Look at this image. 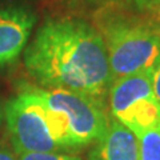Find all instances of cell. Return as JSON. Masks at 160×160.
<instances>
[{"mask_svg": "<svg viewBox=\"0 0 160 160\" xmlns=\"http://www.w3.org/2000/svg\"><path fill=\"white\" fill-rule=\"evenodd\" d=\"M24 66L42 88H64L102 102L112 84L102 33L79 19L44 23L24 51Z\"/></svg>", "mask_w": 160, "mask_h": 160, "instance_id": "6da1fadb", "label": "cell"}, {"mask_svg": "<svg viewBox=\"0 0 160 160\" xmlns=\"http://www.w3.org/2000/svg\"><path fill=\"white\" fill-rule=\"evenodd\" d=\"M99 32L106 44L112 82L151 72L160 58V32L151 22L111 18Z\"/></svg>", "mask_w": 160, "mask_h": 160, "instance_id": "7a4b0ae2", "label": "cell"}, {"mask_svg": "<svg viewBox=\"0 0 160 160\" xmlns=\"http://www.w3.org/2000/svg\"><path fill=\"white\" fill-rule=\"evenodd\" d=\"M33 89L59 118L66 132L68 148L95 144L106 132L111 118L102 100L64 88Z\"/></svg>", "mask_w": 160, "mask_h": 160, "instance_id": "3957f363", "label": "cell"}, {"mask_svg": "<svg viewBox=\"0 0 160 160\" xmlns=\"http://www.w3.org/2000/svg\"><path fill=\"white\" fill-rule=\"evenodd\" d=\"M4 118L13 151L18 155L62 149L53 139L48 108L33 88L9 100L6 104Z\"/></svg>", "mask_w": 160, "mask_h": 160, "instance_id": "277c9868", "label": "cell"}, {"mask_svg": "<svg viewBox=\"0 0 160 160\" xmlns=\"http://www.w3.org/2000/svg\"><path fill=\"white\" fill-rule=\"evenodd\" d=\"M111 118L139 138L160 124V104L152 91L151 72H140L112 82L108 91Z\"/></svg>", "mask_w": 160, "mask_h": 160, "instance_id": "5b68a950", "label": "cell"}, {"mask_svg": "<svg viewBox=\"0 0 160 160\" xmlns=\"http://www.w3.org/2000/svg\"><path fill=\"white\" fill-rule=\"evenodd\" d=\"M36 16L20 6H0V67L8 66L24 51Z\"/></svg>", "mask_w": 160, "mask_h": 160, "instance_id": "8992f818", "label": "cell"}, {"mask_svg": "<svg viewBox=\"0 0 160 160\" xmlns=\"http://www.w3.org/2000/svg\"><path fill=\"white\" fill-rule=\"evenodd\" d=\"M89 160H140L139 139L113 118L89 152Z\"/></svg>", "mask_w": 160, "mask_h": 160, "instance_id": "52a82bcc", "label": "cell"}, {"mask_svg": "<svg viewBox=\"0 0 160 160\" xmlns=\"http://www.w3.org/2000/svg\"><path fill=\"white\" fill-rule=\"evenodd\" d=\"M138 139L140 160H160V124L142 133Z\"/></svg>", "mask_w": 160, "mask_h": 160, "instance_id": "ba28073f", "label": "cell"}, {"mask_svg": "<svg viewBox=\"0 0 160 160\" xmlns=\"http://www.w3.org/2000/svg\"><path fill=\"white\" fill-rule=\"evenodd\" d=\"M19 160H82L79 156L64 152H31L19 155Z\"/></svg>", "mask_w": 160, "mask_h": 160, "instance_id": "9c48e42d", "label": "cell"}, {"mask_svg": "<svg viewBox=\"0 0 160 160\" xmlns=\"http://www.w3.org/2000/svg\"><path fill=\"white\" fill-rule=\"evenodd\" d=\"M151 84L155 98H156L158 103L160 104V58L151 71Z\"/></svg>", "mask_w": 160, "mask_h": 160, "instance_id": "30bf717a", "label": "cell"}, {"mask_svg": "<svg viewBox=\"0 0 160 160\" xmlns=\"http://www.w3.org/2000/svg\"><path fill=\"white\" fill-rule=\"evenodd\" d=\"M127 2L132 3L133 6H136L140 9H148V11H152L159 4L160 0H127Z\"/></svg>", "mask_w": 160, "mask_h": 160, "instance_id": "8fae6325", "label": "cell"}, {"mask_svg": "<svg viewBox=\"0 0 160 160\" xmlns=\"http://www.w3.org/2000/svg\"><path fill=\"white\" fill-rule=\"evenodd\" d=\"M0 160H19V155L13 149L0 144Z\"/></svg>", "mask_w": 160, "mask_h": 160, "instance_id": "7c38bea8", "label": "cell"}, {"mask_svg": "<svg viewBox=\"0 0 160 160\" xmlns=\"http://www.w3.org/2000/svg\"><path fill=\"white\" fill-rule=\"evenodd\" d=\"M151 12L153 13V18L151 20V23L159 29V32H160V2H159V4L152 9Z\"/></svg>", "mask_w": 160, "mask_h": 160, "instance_id": "4fadbf2b", "label": "cell"}, {"mask_svg": "<svg viewBox=\"0 0 160 160\" xmlns=\"http://www.w3.org/2000/svg\"><path fill=\"white\" fill-rule=\"evenodd\" d=\"M3 116H4V113H3L2 109H0V123H2V120H3Z\"/></svg>", "mask_w": 160, "mask_h": 160, "instance_id": "5bb4252c", "label": "cell"}]
</instances>
